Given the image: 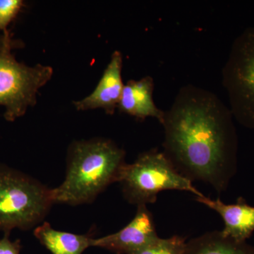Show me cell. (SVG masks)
Here are the masks:
<instances>
[{
    "instance_id": "cell-1",
    "label": "cell",
    "mask_w": 254,
    "mask_h": 254,
    "mask_svg": "<svg viewBox=\"0 0 254 254\" xmlns=\"http://www.w3.org/2000/svg\"><path fill=\"white\" fill-rule=\"evenodd\" d=\"M164 153L190 181L225 191L237 171L238 136L231 110L215 93L187 85L180 88L160 123Z\"/></svg>"
},
{
    "instance_id": "cell-5",
    "label": "cell",
    "mask_w": 254,
    "mask_h": 254,
    "mask_svg": "<svg viewBox=\"0 0 254 254\" xmlns=\"http://www.w3.org/2000/svg\"><path fill=\"white\" fill-rule=\"evenodd\" d=\"M21 44L11 35L0 50V106L4 108L5 120L11 123L36 104L37 93L53 74L51 66H28L18 62L12 50Z\"/></svg>"
},
{
    "instance_id": "cell-4",
    "label": "cell",
    "mask_w": 254,
    "mask_h": 254,
    "mask_svg": "<svg viewBox=\"0 0 254 254\" xmlns=\"http://www.w3.org/2000/svg\"><path fill=\"white\" fill-rule=\"evenodd\" d=\"M119 183L125 199L136 206L155 203L164 190H183L195 197L204 195L177 171L163 151L155 149L142 153L133 163H127Z\"/></svg>"
},
{
    "instance_id": "cell-13",
    "label": "cell",
    "mask_w": 254,
    "mask_h": 254,
    "mask_svg": "<svg viewBox=\"0 0 254 254\" xmlns=\"http://www.w3.org/2000/svg\"><path fill=\"white\" fill-rule=\"evenodd\" d=\"M187 243L185 237L174 235L170 238H160L153 245L135 254H183Z\"/></svg>"
},
{
    "instance_id": "cell-8",
    "label": "cell",
    "mask_w": 254,
    "mask_h": 254,
    "mask_svg": "<svg viewBox=\"0 0 254 254\" xmlns=\"http://www.w3.org/2000/svg\"><path fill=\"white\" fill-rule=\"evenodd\" d=\"M123 60V55L120 51L114 52L110 63L94 91L86 98L73 102L76 109L84 111L103 108L108 115L115 113L125 86L122 78Z\"/></svg>"
},
{
    "instance_id": "cell-6",
    "label": "cell",
    "mask_w": 254,
    "mask_h": 254,
    "mask_svg": "<svg viewBox=\"0 0 254 254\" xmlns=\"http://www.w3.org/2000/svg\"><path fill=\"white\" fill-rule=\"evenodd\" d=\"M222 76L234 119L254 129V27L234 41Z\"/></svg>"
},
{
    "instance_id": "cell-14",
    "label": "cell",
    "mask_w": 254,
    "mask_h": 254,
    "mask_svg": "<svg viewBox=\"0 0 254 254\" xmlns=\"http://www.w3.org/2000/svg\"><path fill=\"white\" fill-rule=\"evenodd\" d=\"M24 6L21 0H0V31H8V26Z\"/></svg>"
},
{
    "instance_id": "cell-16",
    "label": "cell",
    "mask_w": 254,
    "mask_h": 254,
    "mask_svg": "<svg viewBox=\"0 0 254 254\" xmlns=\"http://www.w3.org/2000/svg\"><path fill=\"white\" fill-rule=\"evenodd\" d=\"M11 35L9 31L4 32L2 34H0V50L4 47L5 43H6V41Z\"/></svg>"
},
{
    "instance_id": "cell-11",
    "label": "cell",
    "mask_w": 254,
    "mask_h": 254,
    "mask_svg": "<svg viewBox=\"0 0 254 254\" xmlns=\"http://www.w3.org/2000/svg\"><path fill=\"white\" fill-rule=\"evenodd\" d=\"M34 235L53 254H82L93 240L88 235L55 230L48 222L37 226Z\"/></svg>"
},
{
    "instance_id": "cell-15",
    "label": "cell",
    "mask_w": 254,
    "mask_h": 254,
    "mask_svg": "<svg viewBox=\"0 0 254 254\" xmlns=\"http://www.w3.org/2000/svg\"><path fill=\"white\" fill-rule=\"evenodd\" d=\"M9 235L4 233V236L0 240V254H21V242L10 240Z\"/></svg>"
},
{
    "instance_id": "cell-7",
    "label": "cell",
    "mask_w": 254,
    "mask_h": 254,
    "mask_svg": "<svg viewBox=\"0 0 254 254\" xmlns=\"http://www.w3.org/2000/svg\"><path fill=\"white\" fill-rule=\"evenodd\" d=\"M153 215L146 205L137 206L134 218L118 232L93 239L91 247L105 249L118 254H135L160 239Z\"/></svg>"
},
{
    "instance_id": "cell-2",
    "label": "cell",
    "mask_w": 254,
    "mask_h": 254,
    "mask_svg": "<svg viewBox=\"0 0 254 254\" xmlns=\"http://www.w3.org/2000/svg\"><path fill=\"white\" fill-rule=\"evenodd\" d=\"M126 164L125 150L111 140L74 142L68 150L64 180L52 189L53 203H91L111 184L120 181Z\"/></svg>"
},
{
    "instance_id": "cell-10",
    "label": "cell",
    "mask_w": 254,
    "mask_h": 254,
    "mask_svg": "<svg viewBox=\"0 0 254 254\" xmlns=\"http://www.w3.org/2000/svg\"><path fill=\"white\" fill-rule=\"evenodd\" d=\"M153 90L154 81L151 76H145L138 81H128L124 86L118 109L139 120L153 118L161 123L164 111L155 105Z\"/></svg>"
},
{
    "instance_id": "cell-9",
    "label": "cell",
    "mask_w": 254,
    "mask_h": 254,
    "mask_svg": "<svg viewBox=\"0 0 254 254\" xmlns=\"http://www.w3.org/2000/svg\"><path fill=\"white\" fill-rule=\"evenodd\" d=\"M198 203L216 212L224 222L221 230L224 236L240 243L247 242L254 232V207L249 205L242 197L233 204H226L220 198L212 199L203 195L195 197Z\"/></svg>"
},
{
    "instance_id": "cell-3",
    "label": "cell",
    "mask_w": 254,
    "mask_h": 254,
    "mask_svg": "<svg viewBox=\"0 0 254 254\" xmlns=\"http://www.w3.org/2000/svg\"><path fill=\"white\" fill-rule=\"evenodd\" d=\"M51 190L29 175L0 164V230H28L41 223L54 204Z\"/></svg>"
},
{
    "instance_id": "cell-12",
    "label": "cell",
    "mask_w": 254,
    "mask_h": 254,
    "mask_svg": "<svg viewBox=\"0 0 254 254\" xmlns=\"http://www.w3.org/2000/svg\"><path fill=\"white\" fill-rule=\"evenodd\" d=\"M183 254H254V247L235 242L217 230L187 242Z\"/></svg>"
}]
</instances>
